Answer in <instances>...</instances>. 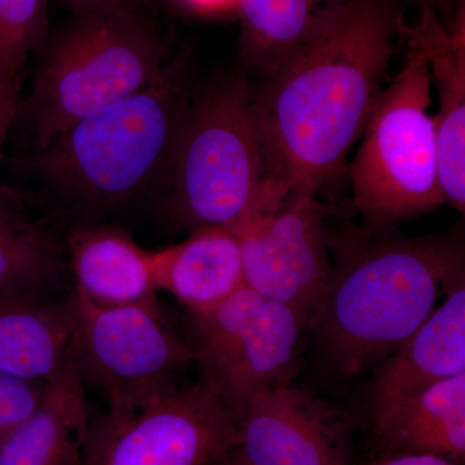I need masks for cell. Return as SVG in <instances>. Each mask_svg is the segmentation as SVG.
<instances>
[{
  "label": "cell",
  "mask_w": 465,
  "mask_h": 465,
  "mask_svg": "<svg viewBox=\"0 0 465 465\" xmlns=\"http://www.w3.org/2000/svg\"><path fill=\"white\" fill-rule=\"evenodd\" d=\"M18 90L15 85L0 82V159L9 128L17 114Z\"/></svg>",
  "instance_id": "cell-23"
},
{
  "label": "cell",
  "mask_w": 465,
  "mask_h": 465,
  "mask_svg": "<svg viewBox=\"0 0 465 465\" xmlns=\"http://www.w3.org/2000/svg\"><path fill=\"white\" fill-rule=\"evenodd\" d=\"M316 195L274 185L232 229L244 283L292 308L308 331L331 273L329 232Z\"/></svg>",
  "instance_id": "cell-10"
},
{
  "label": "cell",
  "mask_w": 465,
  "mask_h": 465,
  "mask_svg": "<svg viewBox=\"0 0 465 465\" xmlns=\"http://www.w3.org/2000/svg\"><path fill=\"white\" fill-rule=\"evenodd\" d=\"M69 271L66 246L16 193L0 186V295L54 298Z\"/></svg>",
  "instance_id": "cell-19"
},
{
  "label": "cell",
  "mask_w": 465,
  "mask_h": 465,
  "mask_svg": "<svg viewBox=\"0 0 465 465\" xmlns=\"http://www.w3.org/2000/svg\"><path fill=\"white\" fill-rule=\"evenodd\" d=\"M401 35L423 50L430 81L439 94L436 127L439 180L445 203L464 213L465 208V21L464 11L451 29L440 23L425 0L414 26L403 24Z\"/></svg>",
  "instance_id": "cell-13"
},
{
  "label": "cell",
  "mask_w": 465,
  "mask_h": 465,
  "mask_svg": "<svg viewBox=\"0 0 465 465\" xmlns=\"http://www.w3.org/2000/svg\"><path fill=\"white\" fill-rule=\"evenodd\" d=\"M76 362L74 327L65 302L0 295V370L48 382Z\"/></svg>",
  "instance_id": "cell-16"
},
{
  "label": "cell",
  "mask_w": 465,
  "mask_h": 465,
  "mask_svg": "<svg viewBox=\"0 0 465 465\" xmlns=\"http://www.w3.org/2000/svg\"><path fill=\"white\" fill-rule=\"evenodd\" d=\"M45 388L0 370V443L38 409Z\"/></svg>",
  "instance_id": "cell-22"
},
{
  "label": "cell",
  "mask_w": 465,
  "mask_h": 465,
  "mask_svg": "<svg viewBox=\"0 0 465 465\" xmlns=\"http://www.w3.org/2000/svg\"><path fill=\"white\" fill-rule=\"evenodd\" d=\"M47 32V0H0V82L20 88L27 58Z\"/></svg>",
  "instance_id": "cell-21"
},
{
  "label": "cell",
  "mask_w": 465,
  "mask_h": 465,
  "mask_svg": "<svg viewBox=\"0 0 465 465\" xmlns=\"http://www.w3.org/2000/svg\"><path fill=\"white\" fill-rule=\"evenodd\" d=\"M403 15L399 0H327L304 41L253 87L272 177L317 194L374 109Z\"/></svg>",
  "instance_id": "cell-1"
},
{
  "label": "cell",
  "mask_w": 465,
  "mask_h": 465,
  "mask_svg": "<svg viewBox=\"0 0 465 465\" xmlns=\"http://www.w3.org/2000/svg\"><path fill=\"white\" fill-rule=\"evenodd\" d=\"M66 304L79 372L108 399L110 415L127 414L179 384L195 362L192 342L173 329L157 296L103 307L73 290Z\"/></svg>",
  "instance_id": "cell-7"
},
{
  "label": "cell",
  "mask_w": 465,
  "mask_h": 465,
  "mask_svg": "<svg viewBox=\"0 0 465 465\" xmlns=\"http://www.w3.org/2000/svg\"><path fill=\"white\" fill-rule=\"evenodd\" d=\"M238 418L204 379L91 423L81 465H213L234 449Z\"/></svg>",
  "instance_id": "cell-9"
},
{
  "label": "cell",
  "mask_w": 465,
  "mask_h": 465,
  "mask_svg": "<svg viewBox=\"0 0 465 465\" xmlns=\"http://www.w3.org/2000/svg\"><path fill=\"white\" fill-rule=\"evenodd\" d=\"M161 183L168 213L191 232L232 231L277 183L246 72L192 92Z\"/></svg>",
  "instance_id": "cell-4"
},
{
  "label": "cell",
  "mask_w": 465,
  "mask_h": 465,
  "mask_svg": "<svg viewBox=\"0 0 465 465\" xmlns=\"http://www.w3.org/2000/svg\"><path fill=\"white\" fill-rule=\"evenodd\" d=\"M192 316L201 378L237 418L259 397L290 384L308 330L289 305L243 284L220 304Z\"/></svg>",
  "instance_id": "cell-8"
},
{
  "label": "cell",
  "mask_w": 465,
  "mask_h": 465,
  "mask_svg": "<svg viewBox=\"0 0 465 465\" xmlns=\"http://www.w3.org/2000/svg\"><path fill=\"white\" fill-rule=\"evenodd\" d=\"M65 246L74 290L94 304L115 307L157 296L153 251L119 226H74Z\"/></svg>",
  "instance_id": "cell-14"
},
{
  "label": "cell",
  "mask_w": 465,
  "mask_h": 465,
  "mask_svg": "<svg viewBox=\"0 0 465 465\" xmlns=\"http://www.w3.org/2000/svg\"><path fill=\"white\" fill-rule=\"evenodd\" d=\"M331 273L312 318L317 351L338 375L393 353L432 313L440 290L465 272L460 235L409 237L390 228L329 232Z\"/></svg>",
  "instance_id": "cell-2"
},
{
  "label": "cell",
  "mask_w": 465,
  "mask_h": 465,
  "mask_svg": "<svg viewBox=\"0 0 465 465\" xmlns=\"http://www.w3.org/2000/svg\"><path fill=\"white\" fill-rule=\"evenodd\" d=\"M353 432L351 416L290 382L242 412L232 451L247 465H353Z\"/></svg>",
  "instance_id": "cell-11"
},
{
  "label": "cell",
  "mask_w": 465,
  "mask_h": 465,
  "mask_svg": "<svg viewBox=\"0 0 465 465\" xmlns=\"http://www.w3.org/2000/svg\"><path fill=\"white\" fill-rule=\"evenodd\" d=\"M369 465H459L449 459L430 454H399L376 457Z\"/></svg>",
  "instance_id": "cell-25"
},
{
  "label": "cell",
  "mask_w": 465,
  "mask_h": 465,
  "mask_svg": "<svg viewBox=\"0 0 465 465\" xmlns=\"http://www.w3.org/2000/svg\"><path fill=\"white\" fill-rule=\"evenodd\" d=\"M378 457L430 454L465 461V372L372 412Z\"/></svg>",
  "instance_id": "cell-15"
},
{
  "label": "cell",
  "mask_w": 465,
  "mask_h": 465,
  "mask_svg": "<svg viewBox=\"0 0 465 465\" xmlns=\"http://www.w3.org/2000/svg\"><path fill=\"white\" fill-rule=\"evenodd\" d=\"M191 96L186 61L174 58L139 94L57 134L36 167L73 207L115 210L163 179Z\"/></svg>",
  "instance_id": "cell-3"
},
{
  "label": "cell",
  "mask_w": 465,
  "mask_h": 465,
  "mask_svg": "<svg viewBox=\"0 0 465 465\" xmlns=\"http://www.w3.org/2000/svg\"><path fill=\"white\" fill-rule=\"evenodd\" d=\"M76 14L99 11H142L149 0H64Z\"/></svg>",
  "instance_id": "cell-24"
},
{
  "label": "cell",
  "mask_w": 465,
  "mask_h": 465,
  "mask_svg": "<svg viewBox=\"0 0 465 465\" xmlns=\"http://www.w3.org/2000/svg\"><path fill=\"white\" fill-rule=\"evenodd\" d=\"M445 300L374 367L372 412L465 372V272L443 284Z\"/></svg>",
  "instance_id": "cell-12"
},
{
  "label": "cell",
  "mask_w": 465,
  "mask_h": 465,
  "mask_svg": "<svg viewBox=\"0 0 465 465\" xmlns=\"http://www.w3.org/2000/svg\"><path fill=\"white\" fill-rule=\"evenodd\" d=\"M242 21L241 54L246 73L273 70L304 41L316 0H237Z\"/></svg>",
  "instance_id": "cell-20"
},
{
  "label": "cell",
  "mask_w": 465,
  "mask_h": 465,
  "mask_svg": "<svg viewBox=\"0 0 465 465\" xmlns=\"http://www.w3.org/2000/svg\"><path fill=\"white\" fill-rule=\"evenodd\" d=\"M157 291L201 313L243 286L240 243L229 229H201L186 240L153 251Z\"/></svg>",
  "instance_id": "cell-18"
},
{
  "label": "cell",
  "mask_w": 465,
  "mask_h": 465,
  "mask_svg": "<svg viewBox=\"0 0 465 465\" xmlns=\"http://www.w3.org/2000/svg\"><path fill=\"white\" fill-rule=\"evenodd\" d=\"M78 365L48 382L38 409L0 443V465H81L90 406Z\"/></svg>",
  "instance_id": "cell-17"
},
{
  "label": "cell",
  "mask_w": 465,
  "mask_h": 465,
  "mask_svg": "<svg viewBox=\"0 0 465 465\" xmlns=\"http://www.w3.org/2000/svg\"><path fill=\"white\" fill-rule=\"evenodd\" d=\"M182 2L186 3V5H191V7L198 9L222 8L232 2L237 5V0H182Z\"/></svg>",
  "instance_id": "cell-26"
},
{
  "label": "cell",
  "mask_w": 465,
  "mask_h": 465,
  "mask_svg": "<svg viewBox=\"0 0 465 465\" xmlns=\"http://www.w3.org/2000/svg\"><path fill=\"white\" fill-rule=\"evenodd\" d=\"M164 52L142 11L76 14L52 43L34 82L29 104L36 149L148 87L166 64Z\"/></svg>",
  "instance_id": "cell-5"
},
{
  "label": "cell",
  "mask_w": 465,
  "mask_h": 465,
  "mask_svg": "<svg viewBox=\"0 0 465 465\" xmlns=\"http://www.w3.org/2000/svg\"><path fill=\"white\" fill-rule=\"evenodd\" d=\"M407 41L405 64L379 94L349 168L354 206L367 228H391L445 203L436 127L428 113L430 69L423 50Z\"/></svg>",
  "instance_id": "cell-6"
},
{
  "label": "cell",
  "mask_w": 465,
  "mask_h": 465,
  "mask_svg": "<svg viewBox=\"0 0 465 465\" xmlns=\"http://www.w3.org/2000/svg\"><path fill=\"white\" fill-rule=\"evenodd\" d=\"M213 465H247L244 464L243 461L241 460L240 458L235 455V452L232 451L229 452V454H226L224 458L220 459V460H217L215 464Z\"/></svg>",
  "instance_id": "cell-27"
}]
</instances>
